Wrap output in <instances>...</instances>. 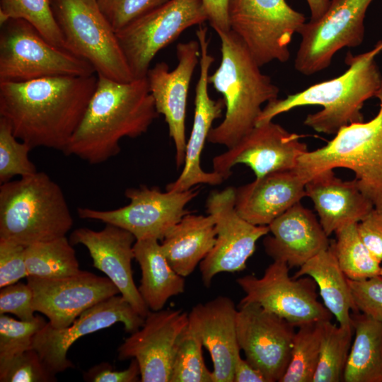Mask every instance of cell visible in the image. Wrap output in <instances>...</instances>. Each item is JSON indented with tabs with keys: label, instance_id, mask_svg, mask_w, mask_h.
<instances>
[{
	"label": "cell",
	"instance_id": "1",
	"mask_svg": "<svg viewBox=\"0 0 382 382\" xmlns=\"http://www.w3.org/2000/svg\"><path fill=\"white\" fill-rule=\"evenodd\" d=\"M98 76L45 77L0 82V117L32 148L64 151L80 124Z\"/></svg>",
	"mask_w": 382,
	"mask_h": 382
},
{
	"label": "cell",
	"instance_id": "2",
	"mask_svg": "<svg viewBox=\"0 0 382 382\" xmlns=\"http://www.w3.org/2000/svg\"><path fill=\"white\" fill-rule=\"evenodd\" d=\"M97 76L84 115L63 151L93 165L117 155L122 139L146 133L159 116L146 76L120 82Z\"/></svg>",
	"mask_w": 382,
	"mask_h": 382
},
{
	"label": "cell",
	"instance_id": "3",
	"mask_svg": "<svg viewBox=\"0 0 382 382\" xmlns=\"http://www.w3.org/2000/svg\"><path fill=\"white\" fill-rule=\"evenodd\" d=\"M381 51L382 41H380L365 53L357 56L348 53L345 62L349 68L344 74L284 98L268 102L262 108L256 125L306 105L323 107L321 110L308 115L303 122L317 132L335 134L345 126L363 122L364 103L375 96L382 83V76L375 61V57Z\"/></svg>",
	"mask_w": 382,
	"mask_h": 382
},
{
	"label": "cell",
	"instance_id": "4",
	"mask_svg": "<svg viewBox=\"0 0 382 382\" xmlns=\"http://www.w3.org/2000/svg\"><path fill=\"white\" fill-rule=\"evenodd\" d=\"M216 33L221 40V59L208 80L222 94L226 112L223 121L210 130L207 141L229 149L255 127L262 105L278 98L279 89L262 73L235 33Z\"/></svg>",
	"mask_w": 382,
	"mask_h": 382
},
{
	"label": "cell",
	"instance_id": "5",
	"mask_svg": "<svg viewBox=\"0 0 382 382\" xmlns=\"http://www.w3.org/2000/svg\"><path fill=\"white\" fill-rule=\"evenodd\" d=\"M73 218L60 186L44 172L0 186V238L25 247L63 236Z\"/></svg>",
	"mask_w": 382,
	"mask_h": 382
},
{
	"label": "cell",
	"instance_id": "6",
	"mask_svg": "<svg viewBox=\"0 0 382 382\" xmlns=\"http://www.w3.org/2000/svg\"><path fill=\"white\" fill-rule=\"evenodd\" d=\"M375 97L380 103L373 119L343 127L325 146L299 157L294 169L306 183L325 170L349 169L361 192L382 210V83Z\"/></svg>",
	"mask_w": 382,
	"mask_h": 382
},
{
	"label": "cell",
	"instance_id": "7",
	"mask_svg": "<svg viewBox=\"0 0 382 382\" xmlns=\"http://www.w3.org/2000/svg\"><path fill=\"white\" fill-rule=\"evenodd\" d=\"M50 1L69 52L89 62L98 75L120 82L135 79L97 0Z\"/></svg>",
	"mask_w": 382,
	"mask_h": 382
},
{
	"label": "cell",
	"instance_id": "8",
	"mask_svg": "<svg viewBox=\"0 0 382 382\" xmlns=\"http://www.w3.org/2000/svg\"><path fill=\"white\" fill-rule=\"evenodd\" d=\"M0 25V82L96 73L89 62L51 44L25 20L11 18Z\"/></svg>",
	"mask_w": 382,
	"mask_h": 382
},
{
	"label": "cell",
	"instance_id": "9",
	"mask_svg": "<svg viewBox=\"0 0 382 382\" xmlns=\"http://www.w3.org/2000/svg\"><path fill=\"white\" fill-rule=\"evenodd\" d=\"M228 18L230 30L260 67L287 62L292 37L306 23L304 15L286 0H228Z\"/></svg>",
	"mask_w": 382,
	"mask_h": 382
},
{
	"label": "cell",
	"instance_id": "10",
	"mask_svg": "<svg viewBox=\"0 0 382 382\" xmlns=\"http://www.w3.org/2000/svg\"><path fill=\"white\" fill-rule=\"evenodd\" d=\"M206 21L203 0H169L116 32L134 78L146 77L161 50L188 28Z\"/></svg>",
	"mask_w": 382,
	"mask_h": 382
},
{
	"label": "cell",
	"instance_id": "11",
	"mask_svg": "<svg viewBox=\"0 0 382 382\" xmlns=\"http://www.w3.org/2000/svg\"><path fill=\"white\" fill-rule=\"evenodd\" d=\"M289 267L273 261L260 277L248 274L236 282L244 297L240 302L255 303L298 328L301 325L331 320L332 315L318 299L317 285L308 276H289Z\"/></svg>",
	"mask_w": 382,
	"mask_h": 382
},
{
	"label": "cell",
	"instance_id": "12",
	"mask_svg": "<svg viewBox=\"0 0 382 382\" xmlns=\"http://www.w3.org/2000/svg\"><path fill=\"white\" fill-rule=\"evenodd\" d=\"M198 187L183 192H162L158 187L145 185L128 188L125 196L129 203L125 207L105 211L79 207L77 212L81 219L121 227L129 231L136 240L154 238L161 241L190 213L185 207L197 196Z\"/></svg>",
	"mask_w": 382,
	"mask_h": 382
},
{
	"label": "cell",
	"instance_id": "13",
	"mask_svg": "<svg viewBox=\"0 0 382 382\" xmlns=\"http://www.w3.org/2000/svg\"><path fill=\"white\" fill-rule=\"evenodd\" d=\"M373 0H330L324 15L301 28V41L294 67L310 76L328 67L335 53L343 47L361 45L364 37V20Z\"/></svg>",
	"mask_w": 382,
	"mask_h": 382
},
{
	"label": "cell",
	"instance_id": "14",
	"mask_svg": "<svg viewBox=\"0 0 382 382\" xmlns=\"http://www.w3.org/2000/svg\"><path fill=\"white\" fill-rule=\"evenodd\" d=\"M206 209L214 220L216 242L199 263L203 284L209 287L221 272H237L246 268L257 241L269 232L268 226L254 225L242 218L235 209V188L212 191Z\"/></svg>",
	"mask_w": 382,
	"mask_h": 382
},
{
	"label": "cell",
	"instance_id": "15",
	"mask_svg": "<svg viewBox=\"0 0 382 382\" xmlns=\"http://www.w3.org/2000/svg\"><path fill=\"white\" fill-rule=\"evenodd\" d=\"M237 308V337L245 359L268 382H279L289 363L295 327L255 303L240 302Z\"/></svg>",
	"mask_w": 382,
	"mask_h": 382
},
{
	"label": "cell",
	"instance_id": "16",
	"mask_svg": "<svg viewBox=\"0 0 382 382\" xmlns=\"http://www.w3.org/2000/svg\"><path fill=\"white\" fill-rule=\"evenodd\" d=\"M139 315L121 295H115L86 309L64 328H54L47 322L35 335L33 348L54 375L74 366L67 358L71 346L80 337L120 323L132 333L144 324Z\"/></svg>",
	"mask_w": 382,
	"mask_h": 382
},
{
	"label": "cell",
	"instance_id": "17",
	"mask_svg": "<svg viewBox=\"0 0 382 382\" xmlns=\"http://www.w3.org/2000/svg\"><path fill=\"white\" fill-rule=\"evenodd\" d=\"M300 139L272 120L257 125L235 146L214 157L213 171L225 180L237 164L248 166L255 178L293 170L299 157L308 151Z\"/></svg>",
	"mask_w": 382,
	"mask_h": 382
},
{
	"label": "cell",
	"instance_id": "18",
	"mask_svg": "<svg viewBox=\"0 0 382 382\" xmlns=\"http://www.w3.org/2000/svg\"><path fill=\"white\" fill-rule=\"evenodd\" d=\"M26 279L35 311L44 314L57 329L68 327L86 309L120 294L108 277L83 270L64 277Z\"/></svg>",
	"mask_w": 382,
	"mask_h": 382
},
{
	"label": "cell",
	"instance_id": "19",
	"mask_svg": "<svg viewBox=\"0 0 382 382\" xmlns=\"http://www.w3.org/2000/svg\"><path fill=\"white\" fill-rule=\"evenodd\" d=\"M178 64L169 69L158 62L146 74L149 90L158 113L164 116L169 136L175 147L177 168L184 164L187 140L185 118L188 90L195 67L200 59L197 40L180 42L176 46Z\"/></svg>",
	"mask_w": 382,
	"mask_h": 382
},
{
	"label": "cell",
	"instance_id": "20",
	"mask_svg": "<svg viewBox=\"0 0 382 382\" xmlns=\"http://www.w3.org/2000/svg\"><path fill=\"white\" fill-rule=\"evenodd\" d=\"M187 325L188 313L180 309L149 311L118 347V359H135L141 382H170L177 342Z\"/></svg>",
	"mask_w": 382,
	"mask_h": 382
},
{
	"label": "cell",
	"instance_id": "21",
	"mask_svg": "<svg viewBox=\"0 0 382 382\" xmlns=\"http://www.w3.org/2000/svg\"><path fill=\"white\" fill-rule=\"evenodd\" d=\"M196 36L200 46V69L195 87L192 128L187 141L183 169L175 181L166 185L167 191L183 192L200 184L217 185L224 180L214 171H204L200 165L202 152L213 122L221 117L225 103L224 99L213 100L208 92L209 69L214 57L209 53L207 27L199 25Z\"/></svg>",
	"mask_w": 382,
	"mask_h": 382
},
{
	"label": "cell",
	"instance_id": "22",
	"mask_svg": "<svg viewBox=\"0 0 382 382\" xmlns=\"http://www.w3.org/2000/svg\"><path fill=\"white\" fill-rule=\"evenodd\" d=\"M136 241L129 231L110 224H105L100 231L79 228L70 236L72 245L81 244L87 248L93 267L103 272L134 311L145 318L149 309L134 283L132 270Z\"/></svg>",
	"mask_w": 382,
	"mask_h": 382
},
{
	"label": "cell",
	"instance_id": "23",
	"mask_svg": "<svg viewBox=\"0 0 382 382\" xmlns=\"http://www.w3.org/2000/svg\"><path fill=\"white\" fill-rule=\"evenodd\" d=\"M238 308L231 299L219 296L194 306L188 327L209 352L213 382H233V365L240 354L236 332Z\"/></svg>",
	"mask_w": 382,
	"mask_h": 382
},
{
	"label": "cell",
	"instance_id": "24",
	"mask_svg": "<svg viewBox=\"0 0 382 382\" xmlns=\"http://www.w3.org/2000/svg\"><path fill=\"white\" fill-rule=\"evenodd\" d=\"M272 236L263 241L266 253L285 262L291 269L300 267L330 245L328 236L313 212L297 202L269 225Z\"/></svg>",
	"mask_w": 382,
	"mask_h": 382
},
{
	"label": "cell",
	"instance_id": "25",
	"mask_svg": "<svg viewBox=\"0 0 382 382\" xmlns=\"http://www.w3.org/2000/svg\"><path fill=\"white\" fill-rule=\"evenodd\" d=\"M306 182L295 169L268 173L235 188V209L248 222L268 226L306 197Z\"/></svg>",
	"mask_w": 382,
	"mask_h": 382
},
{
	"label": "cell",
	"instance_id": "26",
	"mask_svg": "<svg viewBox=\"0 0 382 382\" xmlns=\"http://www.w3.org/2000/svg\"><path fill=\"white\" fill-rule=\"evenodd\" d=\"M305 190L328 236L345 225L359 223L374 208L354 179L344 180L331 169L312 177Z\"/></svg>",
	"mask_w": 382,
	"mask_h": 382
},
{
	"label": "cell",
	"instance_id": "27",
	"mask_svg": "<svg viewBox=\"0 0 382 382\" xmlns=\"http://www.w3.org/2000/svg\"><path fill=\"white\" fill-rule=\"evenodd\" d=\"M216 242L214 218L185 215L161 241L162 250L172 268L186 277L209 254Z\"/></svg>",
	"mask_w": 382,
	"mask_h": 382
},
{
	"label": "cell",
	"instance_id": "28",
	"mask_svg": "<svg viewBox=\"0 0 382 382\" xmlns=\"http://www.w3.org/2000/svg\"><path fill=\"white\" fill-rule=\"evenodd\" d=\"M134 253L141 271L138 289L149 309L160 311L170 298L185 291V277L170 265L158 240H137Z\"/></svg>",
	"mask_w": 382,
	"mask_h": 382
},
{
	"label": "cell",
	"instance_id": "29",
	"mask_svg": "<svg viewBox=\"0 0 382 382\" xmlns=\"http://www.w3.org/2000/svg\"><path fill=\"white\" fill-rule=\"evenodd\" d=\"M303 276L314 280L323 303L335 318L338 325L352 328V313L359 311L348 278L341 270L331 245L300 267L294 277Z\"/></svg>",
	"mask_w": 382,
	"mask_h": 382
},
{
	"label": "cell",
	"instance_id": "30",
	"mask_svg": "<svg viewBox=\"0 0 382 382\" xmlns=\"http://www.w3.org/2000/svg\"><path fill=\"white\" fill-rule=\"evenodd\" d=\"M354 337L345 366V382H382V323L352 313Z\"/></svg>",
	"mask_w": 382,
	"mask_h": 382
},
{
	"label": "cell",
	"instance_id": "31",
	"mask_svg": "<svg viewBox=\"0 0 382 382\" xmlns=\"http://www.w3.org/2000/svg\"><path fill=\"white\" fill-rule=\"evenodd\" d=\"M25 262L28 276L42 278L64 277L81 271L75 250L66 236L27 246Z\"/></svg>",
	"mask_w": 382,
	"mask_h": 382
},
{
	"label": "cell",
	"instance_id": "32",
	"mask_svg": "<svg viewBox=\"0 0 382 382\" xmlns=\"http://www.w3.org/2000/svg\"><path fill=\"white\" fill-rule=\"evenodd\" d=\"M356 224L338 228L335 241L330 244L337 261L350 280L359 281L379 275L381 262L361 240Z\"/></svg>",
	"mask_w": 382,
	"mask_h": 382
},
{
	"label": "cell",
	"instance_id": "33",
	"mask_svg": "<svg viewBox=\"0 0 382 382\" xmlns=\"http://www.w3.org/2000/svg\"><path fill=\"white\" fill-rule=\"evenodd\" d=\"M354 328L323 321L320 355L313 382L342 381Z\"/></svg>",
	"mask_w": 382,
	"mask_h": 382
},
{
	"label": "cell",
	"instance_id": "34",
	"mask_svg": "<svg viewBox=\"0 0 382 382\" xmlns=\"http://www.w3.org/2000/svg\"><path fill=\"white\" fill-rule=\"evenodd\" d=\"M323 325V321H318L298 327L289 363L279 382H313L319 359Z\"/></svg>",
	"mask_w": 382,
	"mask_h": 382
},
{
	"label": "cell",
	"instance_id": "35",
	"mask_svg": "<svg viewBox=\"0 0 382 382\" xmlns=\"http://www.w3.org/2000/svg\"><path fill=\"white\" fill-rule=\"evenodd\" d=\"M11 18L27 21L49 42L68 51L50 0H0V24Z\"/></svg>",
	"mask_w": 382,
	"mask_h": 382
},
{
	"label": "cell",
	"instance_id": "36",
	"mask_svg": "<svg viewBox=\"0 0 382 382\" xmlns=\"http://www.w3.org/2000/svg\"><path fill=\"white\" fill-rule=\"evenodd\" d=\"M202 344L188 325L177 342L170 382H213L205 365Z\"/></svg>",
	"mask_w": 382,
	"mask_h": 382
},
{
	"label": "cell",
	"instance_id": "37",
	"mask_svg": "<svg viewBox=\"0 0 382 382\" xmlns=\"http://www.w3.org/2000/svg\"><path fill=\"white\" fill-rule=\"evenodd\" d=\"M33 148L14 135L10 124L0 117V183L15 176L26 177L37 172L28 154Z\"/></svg>",
	"mask_w": 382,
	"mask_h": 382
},
{
	"label": "cell",
	"instance_id": "38",
	"mask_svg": "<svg viewBox=\"0 0 382 382\" xmlns=\"http://www.w3.org/2000/svg\"><path fill=\"white\" fill-rule=\"evenodd\" d=\"M47 323L40 316L33 320L24 321L0 314V366L32 349L35 334Z\"/></svg>",
	"mask_w": 382,
	"mask_h": 382
},
{
	"label": "cell",
	"instance_id": "39",
	"mask_svg": "<svg viewBox=\"0 0 382 382\" xmlns=\"http://www.w3.org/2000/svg\"><path fill=\"white\" fill-rule=\"evenodd\" d=\"M55 375L46 367L33 348L0 366L1 382H53Z\"/></svg>",
	"mask_w": 382,
	"mask_h": 382
},
{
	"label": "cell",
	"instance_id": "40",
	"mask_svg": "<svg viewBox=\"0 0 382 382\" xmlns=\"http://www.w3.org/2000/svg\"><path fill=\"white\" fill-rule=\"evenodd\" d=\"M168 1L169 0H97V2L116 33Z\"/></svg>",
	"mask_w": 382,
	"mask_h": 382
},
{
	"label": "cell",
	"instance_id": "41",
	"mask_svg": "<svg viewBox=\"0 0 382 382\" xmlns=\"http://www.w3.org/2000/svg\"><path fill=\"white\" fill-rule=\"evenodd\" d=\"M348 280L358 311L382 323V277Z\"/></svg>",
	"mask_w": 382,
	"mask_h": 382
},
{
	"label": "cell",
	"instance_id": "42",
	"mask_svg": "<svg viewBox=\"0 0 382 382\" xmlns=\"http://www.w3.org/2000/svg\"><path fill=\"white\" fill-rule=\"evenodd\" d=\"M25 248L15 241L0 238V288L28 277Z\"/></svg>",
	"mask_w": 382,
	"mask_h": 382
},
{
	"label": "cell",
	"instance_id": "43",
	"mask_svg": "<svg viewBox=\"0 0 382 382\" xmlns=\"http://www.w3.org/2000/svg\"><path fill=\"white\" fill-rule=\"evenodd\" d=\"M33 304V292L28 284L18 282L4 286L0 291V314L11 313L24 321L36 316Z\"/></svg>",
	"mask_w": 382,
	"mask_h": 382
},
{
	"label": "cell",
	"instance_id": "44",
	"mask_svg": "<svg viewBox=\"0 0 382 382\" xmlns=\"http://www.w3.org/2000/svg\"><path fill=\"white\" fill-rule=\"evenodd\" d=\"M359 237L371 253L382 262V210L374 208L357 224Z\"/></svg>",
	"mask_w": 382,
	"mask_h": 382
},
{
	"label": "cell",
	"instance_id": "45",
	"mask_svg": "<svg viewBox=\"0 0 382 382\" xmlns=\"http://www.w3.org/2000/svg\"><path fill=\"white\" fill-rule=\"evenodd\" d=\"M83 378L92 382H137L141 381V374L137 361L132 359L125 370H114L110 364L103 362L84 373Z\"/></svg>",
	"mask_w": 382,
	"mask_h": 382
},
{
	"label": "cell",
	"instance_id": "46",
	"mask_svg": "<svg viewBox=\"0 0 382 382\" xmlns=\"http://www.w3.org/2000/svg\"><path fill=\"white\" fill-rule=\"evenodd\" d=\"M203 4L207 21L215 32L230 30L228 18V0H203Z\"/></svg>",
	"mask_w": 382,
	"mask_h": 382
},
{
	"label": "cell",
	"instance_id": "47",
	"mask_svg": "<svg viewBox=\"0 0 382 382\" xmlns=\"http://www.w3.org/2000/svg\"><path fill=\"white\" fill-rule=\"evenodd\" d=\"M233 382H268L258 369L253 366L241 354L236 357L233 365Z\"/></svg>",
	"mask_w": 382,
	"mask_h": 382
},
{
	"label": "cell",
	"instance_id": "48",
	"mask_svg": "<svg viewBox=\"0 0 382 382\" xmlns=\"http://www.w3.org/2000/svg\"><path fill=\"white\" fill-rule=\"evenodd\" d=\"M311 12L310 21H316L326 12L330 0H306Z\"/></svg>",
	"mask_w": 382,
	"mask_h": 382
},
{
	"label": "cell",
	"instance_id": "49",
	"mask_svg": "<svg viewBox=\"0 0 382 382\" xmlns=\"http://www.w3.org/2000/svg\"><path fill=\"white\" fill-rule=\"evenodd\" d=\"M379 275L382 277V266L381 267Z\"/></svg>",
	"mask_w": 382,
	"mask_h": 382
}]
</instances>
